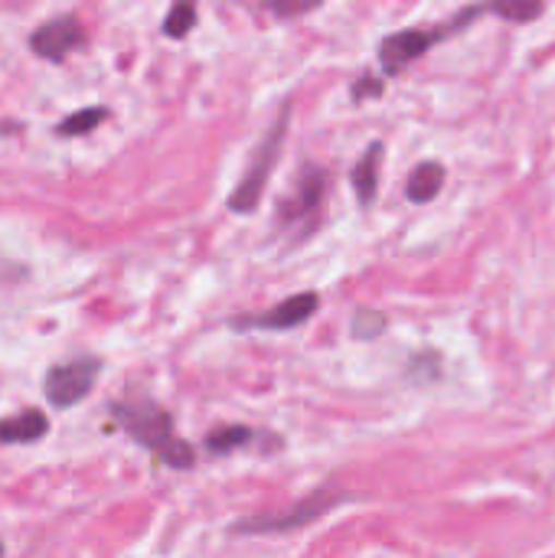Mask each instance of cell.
<instances>
[{"mask_svg":"<svg viewBox=\"0 0 555 558\" xmlns=\"http://www.w3.org/2000/svg\"><path fill=\"white\" fill-rule=\"evenodd\" d=\"M105 118H108V108L92 105V108H79V111L65 114L52 131H56V137H82V134H92Z\"/></svg>","mask_w":555,"mask_h":558,"instance_id":"cell-13","label":"cell"},{"mask_svg":"<svg viewBox=\"0 0 555 558\" xmlns=\"http://www.w3.org/2000/svg\"><path fill=\"white\" fill-rule=\"evenodd\" d=\"M49 435V418L39 409L0 418V445H36Z\"/></svg>","mask_w":555,"mask_h":558,"instance_id":"cell-10","label":"cell"},{"mask_svg":"<svg viewBox=\"0 0 555 558\" xmlns=\"http://www.w3.org/2000/svg\"><path fill=\"white\" fill-rule=\"evenodd\" d=\"M347 500H350V494H343L337 487H321L311 497H304L301 504L285 507L278 513H262V517L236 520L229 526V533L232 536H285V533H294V530H304V526L317 523L321 517H327L330 510H337Z\"/></svg>","mask_w":555,"mask_h":558,"instance_id":"cell-4","label":"cell"},{"mask_svg":"<svg viewBox=\"0 0 555 558\" xmlns=\"http://www.w3.org/2000/svg\"><path fill=\"white\" fill-rule=\"evenodd\" d=\"M491 13H497V16H504V20H517V23H523V20H533V16H540L543 13V7L540 3H494V7H487Z\"/></svg>","mask_w":555,"mask_h":558,"instance_id":"cell-16","label":"cell"},{"mask_svg":"<svg viewBox=\"0 0 555 558\" xmlns=\"http://www.w3.org/2000/svg\"><path fill=\"white\" fill-rule=\"evenodd\" d=\"M108 415L111 422L134 438L141 448H147L157 461H164L173 471H190L196 464V451L190 441H183L173 428V418L167 409H160L157 402L144 399V396H131V399H114L108 402Z\"/></svg>","mask_w":555,"mask_h":558,"instance_id":"cell-1","label":"cell"},{"mask_svg":"<svg viewBox=\"0 0 555 558\" xmlns=\"http://www.w3.org/2000/svg\"><path fill=\"white\" fill-rule=\"evenodd\" d=\"M442 186H445V167L438 160H422L406 180V196L409 203L422 206V203H432L442 193Z\"/></svg>","mask_w":555,"mask_h":558,"instance_id":"cell-11","label":"cell"},{"mask_svg":"<svg viewBox=\"0 0 555 558\" xmlns=\"http://www.w3.org/2000/svg\"><path fill=\"white\" fill-rule=\"evenodd\" d=\"M288 118H291V108L285 105V108L278 111V118H275V124L265 131L262 144L255 147V154H252L245 173L239 177L236 190H232L229 199H226V206H229L232 213L252 216V213L258 209V203H262V196H265V183L272 180V173H275V167H278V157H281V147H285Z\"/></svg>","mask_w":555,"mask_h":558,"instance_id":"cell-3","label":"cell"},{"mask_svg":"<svg viewBox=\"0 0 555 558\" xmlns=\"http://www.w3.org/2000/svg\"><path fill=\"white\" fill-rule=\"evenodd\" d=\"M255 438H258V432L249 428V425H219L216 432H209V435L203 438V448H206V454H213V458H226V454H232V451L249 448Z\"/></svg>","mask_w":555,"mask_h":558,"instance_id":"cell-12","label":"cell"},{"mask_svg":"<svg viewBox=\"0 0 555 558\" xmlns=\"http://www.w3.org/2000/svg\"><path fill=\"white\" fill-rule=\"evenodd\" d=\"M0 558H3V546H0Z\"/></svg>","mask_w":555,"mask_h":558,"instance_id":"cell-19","label":"cell"},{"mask_svg":"<svg viewBox=\"0 0 555 558\" xmlns=\"http://www.w3.org/2000/svg\"><path fill=\"white\" fill-rule=\"evenodd\" d=\"M85 39H88L85 26L72 13H59L29 33V49H33V56H39L46 62H62L72 49L85 46Z\"/></svg>","mask_w":555,"mask_h":558,"instance_id":"cell-8","label":"cell"},{"mask_svg":"<svg viewBox=\"0 0 555 558\" xmlns=\"http://www.w3.org/2000/svg\"><path fill=\"white\" fill-rule=\"evenodd\" d=\"M327 186H330V173L321 163L304 160L298 167V177L291 183V190L278 199L275 209V226L285 235H298L307 239L314 232V226L321 222L324 213V199H327Z\"/></svg>","mask_w":555,"mask_h":558,"instance_id":"cell-2","label":"cell"},{"mask_svg":"<svg viewBox=\"0 0 555 558\" xmlns=\"http://www.w3.org/2000/svg\"><path fill=\"white\" fill-rule=\"evenodd\" d=\"M268 10H272L275 16L288 20V16H301V13L314 10V3H268Z\"/></svg>","mask_w":555,"mask_h":558,"instance_id":"cell-18","label":"cell"},{"mask_svg":"<svg viewBox=\"0 0 555 558\" xmlns=\"http://www.w3.org/2000/svg\"><path fill=\"white\" fill-rule=\"evenodd\" d=\"M196 16H200V10H196V3H173L170 10H167V16H164V23H160V29H164V36H170V39H186L190 33H193V26H196Z\"/></svg>","mask_w":555,"mask_h":558,"instance_id":"cell-14","label":"cell"},{"mask_svg":"<svg viewBox=\"0 0 555 558\" xmlns=\"http://www.w3.org/2000/svg\"><path fill=\"white\" fill-rule=\"evenodd\" d=\"M383 150H386V147H383L379 141H373V144L363 150V157L357 160V167L350 170V183H353V193H357V199H360V206H363V209H370V206L376 203Z\"/></svg>","mask_w":555,"mask_h":558,"instance_id":"cell-9","label":"cell"},{"mask_svg":"<svg viewBox=\"0 0 555 558\" xmlns=\"http://www.w3.org/2000/svg\"><path fill=\"white\" fill-rule=\"evenodd\" d=\"M321 307V294L317 291H301L285 298L281 304H275L272 311H258V314H239L229 320L232 330H294L301 324H307Z\"/></svg>","mask_w":555,"mask_h":558,"instance_id":"cell-7","label":"cell"},{"mask_svg":"<svg viewBox=\"0 0 555 558\" xmlns=\"http://www.w3.org/2000/svg\"><path fill=\"white\" fill-rule=\"evenodd\" d=\"M383 88H386V82L366 72V75H360V78L353 82L350 95H353V101H363L366 95H370V98H379V95H383Z\"/></svg>","mask_w":555,"mask_h":558,"instance_id":"cell-17","label":"cell"},{"mask_svg":"<svg viewBox=\"0 0 555 558\" xmlns=\"http://www.w3.org/2000/svg\"><path fill=\"white\" fill-rule=\"evenodd\" d=\"M487 13V7H468L461 13H455L448 23H438V26H409V29H399V33H389L383 43H379V62L386 69V75H396L402 72L406 65H412L415 59H422L435 43L461 33L474 16Z\"/></svg>","mask_w":555,"mask_h":558,"instance_id":"cell-5","label":"cell"},{"mask_svg":"<svg viewBox=\"0 0 555 558\" xmlns=\"http://www.w3.org/2000/svg\"><path fill=\"white\" fill-rule=\"evenodd\" d=\"M386 330V317L379 314V311H357L353 314V320H350V333L357 337V340H376L379 333Z\"/></svg>","mask_w":555,"mask_h":558,"instance_id":"cell-15","label":"cell"},{"mask_svg":"<svg viewBox=\"0 0 555 558\" xmlns=\"http://www.w3.org/2000/svg\"><path fill=\"white\" fill-rule=\"evenodd\" d=\"M101 366L105 363L98 356H75V360L49 366L46 379H43V392H46L49 405L52 409H75L95 389Z\"/></svg>","mask_w":555,"mask_h":558,"instance_id":"cell-6","label":"cell"}]
</instances>
